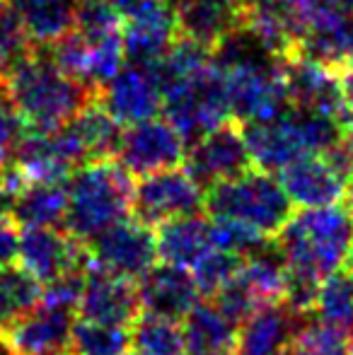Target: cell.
<instances>
[{
    "mask_svg": "<svg viewBox=\"0 0 353 355\" xmlns=\"http://www.w3.org/2000/svg\"><path fill=\"white\" fill-rule=\"evenodd\" d=\"M273 247L286 266V302L310 317L320 285L353 254V211L349 206L302 208L273 237Z\"/></svg>",
    "mask_w": 353,
    "mask_h": 355,
    "instance_id": "6da1fadb",
    "label": "cell"
},
{
    "mask_svg": "<svg viewBox=\"0 0 353 355\" xmlns=\"http://www.w3.org/2000/svg\"><path fill=\"white\" fill-rule=\"evenodd\" d=\"M0 89L19 114L27 131L39 133L68 126L87 104L97 99V89L61 71L44 46H34L5 75Z\"/></svg>",
    "mask_w": 353,
    "mask_h": 355,
    "instance_id": "7a4b0ae2",
    "label": "cell"
},
{
    "mask_svg": "<svg viewBox=\"0 0 353 355\" xmlns=\"http://www.w3.org/2000/svg\"><path fill=\"white\" fill-rule=\"evenodd\" d=\"M66 230L89 242L133 211V179L114 157L89 159L66 179Z\"/></svg>",
    "mask_w": 353,
    "mask_h": 355,
    "instance_id": "3957f363",
    "label": "cell"
},
{
    "mask_svg": "<svg viewBox=\"0 0 353 355\" xmlns=\"http://www.w3.org/2000/svg\"><path fill=\"white\" fill-rule=\"evenodd\" d=\"M203 211L216 220L247 225L271 239L291 220L293 201L271 172L250 169L208 189Z\"/></svg>",
    "mask_w": 353,
    "mask_h": 355,
    "instance_id": "277c9868",
    "label": "cell"
},
{
    "mask_svg": "<svg viewBox=\"0 0 353 355\" xmlns=\"http://www.w3.org/2000/svg\"><path fill=\"white\" fill-rule=\"evenodd\" d=\"M165 119L187 141V148L203 133L230 121V102H227L225 78L216 66L203 68L191 78L165 85Z\"/></svg>",
    "mask_w": 353,
    "mask_h": 355,
    "instance_id": "5b68a950",
    "label": "cell"
},
{
    "mask_svg": "<svg viewBox=\"0 0 353 355\" xmlns=\"http://www.w3.org/2000/svg\"><path fill=\"white\" fill-rule=\"evenodd\" d=\"M286 300V266L273 242L242 259L232 278L211 297V302L240 327L257 309Z\"/></svg>",
    "mask_w": 353,
    "mask_h": 355,
    "instance_id": "8992f818",
    "label": "cell"
},
{
    "mask_svg": "<svg viewBox=\"0 0 353 355\" xmlns=\"http://www.w3.org/2000/svg\"><path fill=\"white\" fill-rule=\"evenodd\" d=\"M17 261L44 288L71 273H85L92 266L87 242L58 227H22Z\"/></svg>",
    "mask_w": 353,
    "mask_h": 355,
    "instance_id": "52a82bcc",
    "label": "cell"
},
{
    "mask_svg": "<svg viewBox=\"0 0 353 355\" xmlns=\"http://www.w3.org/2000/svg\"><path fill=\"white\" fill-rule=\"evenodd\" d=\"M206 191L187 169H165L141 177L133 189V218L148 227H160L170 220L203 211Z\"/></svg>",
    "mask_w": 353,
    "mask_h": 355,
    "instance_id": "ba28073f",
    "label": "cell"
},
{
    "mask_svg": "<svg viewBox=\"0 0 353 355\" xmlns=\"http://www.w3.org/2000/svg\"><path fill=\"white\" fill-rule=\"evenodd\" d=\"M184 169L191 174V179L203 191L250 172L252 157L247 150L245 133H242V123L230 119L223 126L196 138L187 148Z\"/></svg>",
    "mask_w": 353,
    "mask_h": 355,
    "instance_id": "9c48e42d",
    "label": "cell"
},
{
    "mask_svg": "<svg viewBox=\"0 0 353 355\" xmlns=\"http://www.w3.org/2000/svg\"><path fill=\"white\" fill-rule=\"evenodd\" d=\"M187 157V141L167 119H148L121 131L117 159L131 177L175 169Z\"/></svg>",
    "mask_w": 353,
    "mask_h": 355,
    "instance_id": "30bf717a",
    "label": "cell"
},
{
    "mask_svg": "<svg viewBox=\"0 0 353 355\" xmlns=\"http://www.w3.org/2000/svg\"><path fill=\"white\" fill-rule=\"evenodd\" d=\"M92 263L117 276L141 281L157 261V242L153 227L136 218H126L112 225L87 242Z\"/></svg>",
    "mask_w": 353,
    "mask_h": 355,
    "instance_id": "8fae6325",
    "label": "cell"
},
{
    "mask_svg": "<svg viewBox=\"0 0 353 355\" xmlns=\"http://www.w3.org/2000/svg\"><path fill=\"white\" fill-rule=\"evenodd\" d=\"M89 162L71 126L58 131H27L15 155V164L29 182H66L78 167Z\"/></svg>",
    "mask_w": 353,
    "mask_h": 355,
    "instance_id": "7c38bea8",
    "label": "cell"
},
{
    "mask_svg": "<svg viewBox=\"0 0 353 355\" xmlns=\"http://www.w3.org/2000/svg\"><path fill=\"white\" fill-rule=\"evenodd\" d=\"M97 102L121 126L155 119L162 112V102H165L160 75L153 66L128 63L99 89Z\"/></svg>",
    "mask_w": 353,
    "mask_h": 355,
    "instance_id": "4fadbf2b",
    "label": "cell"
},
{
    "mask_svg": "<svg viewBox=\"0 0 353 355\" xmlns=\"http://www.w3.org/2000/svg\"><path fill=\"white\" fill-rule=\"evenodd\" d=\"M141 295H138L136 281L104 271L94 263L87 268L80 302H78L80 319L128 327L141 314Z\"/></svg>",
    "mask_w": 353,
    "mask_h": 355,
    "instance_id": "5bb4252c",
    "label": "cell"
},
{
    "mask_svg": "<svg viewBox=\"0 0 353 355\" xmlns=\"http://www.w3.org/2000/svg\"><path fill=\"white\" fill-rule=\"evenodd\" d=\"M278 182L286 189L288 198L298 206L325 208L336 206L346 196L349 179L325 155H305L286 164L278 172Z\"/></svg>",
    "mask_w": 353,
    "mask_h": 355,
    "instance_id": "9a60e30c",
    "label": "cell"
},
{
    "mask_svg": "<svg viewBox=\"0 0 353 355\" xmlns=\"http://www.w3.org/2000/svg\"><path fill=\"white\" fill-rule=\"evenodd\" d=\"M73 324V309L42 302L3 334L17 355H71Z\"/></svg>",
    "mask_w": 353,
    "mask_h": 355,
    "instance_id": "2e32d148",
    "label": "cell"
},
{
    "mask_svg": "<svg viewBox=\"0 0 353 355\" xmlns=\"http://www.w3.org/2000/svg\"><path fill=\"white\" fill-rule=\"evenodd\" d=\"M307 319V314L295 312L286 300L257 309L240 324L237 355H283Z\"/></svg>",
    "mask_w": 353,
    "mask_h": 355,
    "instance_id": "e0dca14e",
    "label": "cell"
},
{
    "mask_svg": "<svg viewBox=\"0 0 353 355\" xmlns=\"http://www.w3.org/2000/svg\"><path fill=\"white\" fill-rule=\"evenodd\" d=\"M138 295H141V307L146 312L184 322L198 304L201 290L187 268H177L170 263L157 266L155 263L138 281Z\"/></svg>",
    "mask_w": 353,
    "mask_h": 355,
    "instance_id": "ac0fdd59",
    "label": "cell"
},
{
    "mask_svg": "<svg viewBox=\"0 0 353 355\" xmlns=\"http://www.w3.org/2000/svg\"><path fill=\"white\" fill-rule=\"evenodd\" d=\"M175 5L177 29L208 51L242 24V0H182Z\"/></svg>",
    "mask_w": 353,
    "mask_h": 355,
    "instance_id": "d6986e66",
    "label": "cell"
},
{
    "mask_svg": "<svg viewBox=\"0 0 353 355\" xmlns=\"http://www.w3.org/2000/svg\"><path fill=\"white\" fill-rule=\"evenodd\" d=\"M155 242L157 257L162 259V263L187 268V271H193L208 254L218 249L213 242V223L201 213L184 215V218L160 225Z\"/></svg>",
    "mask_w": 353,
    "mask_h": 355,
    "instance_id": "ffe728a7",
    "label": "cell"
},
{
    "mask_svg": "<svg viewBox=\"0 0 353 355\" xmlns=\"http://www.w3.org/2000/svg\"><path fill=\"white\" fill-rule=\"evenodd\" d=\"M187 355H237V327L213 302H198L184 319Z\"/></svg>",
    "mask_w": 353,
    "mask_h": 355,
    "instance_id": "44dd1931",
    "label": "cell"
},
{
    "mask_svg": "<svg viewBox=\"0 0 353 355\" xmlns=\"http://www.w3.org/2000/svg\"><path fill=\"white\" fill-rule=\"evenodd\" d=\"M34 46H49L76 29L80 0H8Z\"/></svg>",
    "mask_w": 353,
    "mask_h": 355,
    "instance_id": "7402d4cb",
    "label": "cell"
},
{
    "mask_svg": "<svg viewBox=\"0 0 353 355\" xmlns=\"http://www.w3.org/2000/svg\"><path fill=\"white\" fill-rule=\"evenodd\" d=\"M68 189L63 182H29L17 193L10 218L19 227H56L66 223Z\"/></svg>",
    "mask_w": 353,
    "mask_h": 355,
    "instance_id": "603a6c76",
    "label": "cell"
},
{
    "mask_svg": "<svg viewBox=\"0 0 353 355\" xmlns=\"http://www.w3.org/2000/svg\"><path fill=\"white\" fill-rule=\"evenodd\" d=\"M68 126L76 133L89 159H104L117 155L119 141H121V123L97 99L87 104Z\"/></svg>",
    "mask_w": 353,
    "mask_h": 355,
    "instance_id": "cb8c5ba5",
    "label": "cell"
},
{
    "mask_svg": "<svg viewBox=\"0 0 353 355\" xmlns=\"http://www.w3.org/2000/svg\"><path fill=\"white\" fill-rule=\"evenodd\" d=\"M131 348L138 355H187L184 324L143 309L131 324Z\"/></svg>",
    "mask_w": 353,
    "mask_h": 355,
    "instance_id": "d4e9b609",
    "label": "cell"
},
{
    "mask_svg": "<svg viewBox=\"0 0 353 355\" xmlns=\"http://www.w3.org/2000/svg\"><path fill=\"white\" fill-rule=\"evenodd\" d=\"M42 297L44 285L24 268H0V331H8L12 324L27 317L42 304Z\"/></svg>",
    "mask_w": 353,
    "mask_h": 355,
    "instance_id": "484cf974",
    "label": "cell"
},
{
    "mask_svg": "<svg viewBox=\"0 0 353 355\" xmlns=\"http://www.w3.org/2000/svg\"><path fill=\"white\" fill-rule=\"evenodd\" d=\"M128 348H131L128 327L87 322V319L73 324L71 355H121Z\"/></svg>",
    "mask_w": 353,
    "mask_h": 355,
    "instance_id": "4316f807",
    "label": "cell"
},
{
    "mask_svg": "<svg viewBox=\"0 0 353 355\" xmlns=\"http://www.w3.org/2000/svg\"><path fill=\"white\" fill-rule=\"evenodd\" d=\"M283 355H353V341L339 329L307 319Z\"/></svg>",
    "mask_w": 353,
    "mask_h": 355,
    "instance_id": "83f0119b",
    "label": "cell"
},
{
    "mask_svg": "<svg viewBox=\"0 0 353 355\" xmlns=\"http://www.w3.org/2000/svg\"><path fill=\"white\" fill-rule=\"evenodd\" d=\"M34 49L8 0H0V83Z\"/></svg>",
    "mask_w": 353,
    "mask_h": 355,
    "instance_id": "f1b7e54d",
    "label": "cell"
},
{
    "mask_svg": "<svg viewBox=\"0 0 353 355\" xmlns=\"http://www.w3.org/2000/svg\"><path fill=\"white\" fill-rule=\"evenodd\" d=\"M242 259H245V257H240V254L223 252V249H216L213 254H208V257L191 271L193 281H196L203 297L211 300L213 295L223 288V285L230 281L232 273H235L237 266L242 263Z\"/></svg>",
    "mask_w": 353,
    "mask_h": 355,
    "instance_id": "f546056e",
    "label": "cell"
},
{
    "mask_svg": "<svg viewBox=\"0 0 353 355\" xmlns=\"http://www.w3.org/2000/svg\"><path fill=\"white\" fill-rule=\"evenodd\" d=\"M24 133H27V126L0 89V169L15 162V155H17Z\"/></svg>",
    "mask_w": 353,
    "mask_h": 355,
    "instance_id": "4dcf8cb0",
    "label": "cell"
},
{
    "mask_svg": "<svg viewBox=\"0 0 353 355\" xmlns=\"http://www.w3.org/2000/svg\"><path fill=\"white\" fill-rule=\"evenodd\" d=\"M19 225L8 215H0V268L12 266L19 254Z\"/></svg>",
    "mask_w": 353,
    "mask_h": 355,
    "instance_id": "1f68e13d",
    "label": "cell"
},
{
    "mask_svg": "<svg viewBox=\"0 0 353 355\" xmlns=\"http://www.w3.org/2000/svg\"><path fill=\"white\" fill-rule=\"evenodd\" d=\"M336 75H339V89L341 97H344V104L353 114V66L341 68V71H336Z\"/></svg>",
    "mask_w": 353,
    "mask_h": 355,
    "instance_id": "d6a6232c",
    "label": "cell"
},
{
    "mask_svg": "<svg viewBox=\"0 0 353 355\" xmlns=\"http://www.w3.org/2000/svg\"><path fill=\"white\" fill-rule=\"evenodd\" d=\"M346 198H349V208H351V211H353V169H351L349 184H346Z\"/></svg>",
    "mask_w": 353,
    "mask_h": 355,
    "instance_id": "836d02e7",
    "label": "cell"
},
{
    "mask_svg": "<svg viewBox=\"0 0 353 355\" xmlns=\"http://www.w3.org/2000/svg\"><path fill=\"white\" fill-rule=\"evenodd\" d=\"M339 8L344 10L346 15H353V0H339Z\"/></svg>",
    "mask_w": 353,
    "mask_h": 355,
    "instance_id": "e575fe53",
    "label": "cell"
},
{
    "mask_svg": "<svg viewBox=\"0 0 353 355\" xmlns=\"http://www.w3.org/2000/svg\"><path fill=\"white\" fill-rule=\"evenodd\" d=\"M121 355H138V353L133 351V348H128V351H126V353H121Z\"/></svg>",
    "mask_w": 353,
    "mask_h": 355,
    "instance_id": "d590c367",
    "label": "cell"
},
{
    "mask_svg": "<svg viewBox=\"0 0 353 355\" xmlns=\"http://www.w3.org/2000/svg\"><path fill=\"white\" fill-rule=\"evenodd\" d=\"M109 3H112V0H109Z\"/></svg>",
    "mask_w": 353,
    "mask_h": 355,
    "instance_id": "8d00e7d4",
    "label": "cell"
}]
</instances>
